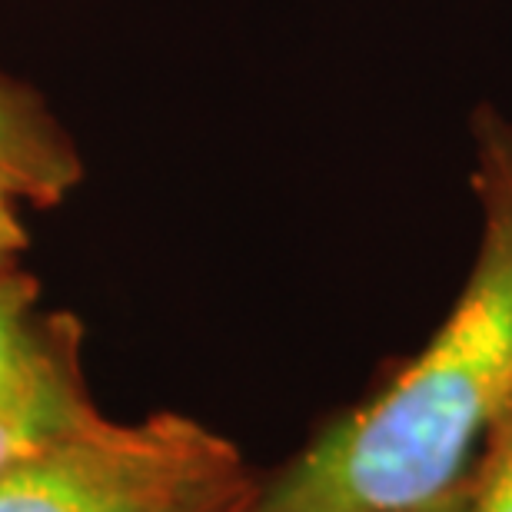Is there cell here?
I'll use <instances>...</instances> for the list:
<instances>
[{
    "label": "cell",
    "mask_w": 512,
    "mask_h": 512,
    "mask_svg": "<svg viewBox=\"0 0 512 512\" xmlns=\"http://www.w3.org/2000/svg\"><path fill=\"white\" fill-rule=\"evenodd\" d=\"M479 243L426 346L303 446L250 512H406L456 489L512 416V124L479 110Z\"/></svg>",
    "instance_id": "obj_1"
},
{
    "label": "cell",
    "mask_w": 512,
    "mask_h": 512,
    "mask_svg": "<svg viewBox=\"0 0 512 512\" xmlns=\"http://www.w3.org/2000/svg\"><path fill=\"white\" fill-rule=\"evenodd\" d=\"M256 489L240 449L193 416H104L4 469L0 512H240Z\"/></svg>",
    "instance_id": "obj_2"
},
{
    "label": "cell",
    "mask_w": 512,
    "mask_h": 512,
    "mask_svg": "<svg viewBox=\"0 0 512 512\" xmlns=\"http://www.w3.org/2000/svg\"><path fill=\"white\" fill-rule=\"evenodd\" d=\"M0 413L50 439L100 423L77 363V330L34 313V283L0 270Z\"/></svg>",
    "instance_id": "obj_3"
},
{
    "label": "cell",
    "mask_w": 512,
    "mask_h": 512,
    "mask_svg": "<svg viewBox=\"0 0 512 512\" xmlns=\"http://www.w3.org/2000/svg\"><path fill=\"white\" fill-rule=\"evenodd\" d=\"M84 177L67 133L24 87L0 77V187L34 207H57Z\"/></svg>",
    "instance_id": "obj_4"
},
{
    "label": "cell",
    "mask_w": 512,
    "mask_h": 512,
    "mask_svg": "<svg viewBox=\"0 0 512 512\" xmlns=\"http://www.w3.org/2000/svg\"><path fill=\"white\" fill-rule=\"evenodd\" d=\"M466 512H512V416L493 429L469 469Z\"/></svg>",
    "instance_id": "obj_5"
},
{
    "label": "cell",
    "mask_w": 512,
    "mask_h": 512,
    "mask_svg": "<svg viewBox=\"0 0 512 512\" xmlns=\"http://www.w3.org/2000/svg\"><path fill=\"white\" fill-rule=\"evenodd\" d=\"M47 443H54V439L44 436V433H40V429H34V426L20 423V419H14V416H4V413H0V473L14 466L17 459L30 456L34 449L47 446Z\"/></svg>",
    "instance_id": "obj_6"
},
{
    "label": "cell",
    "mask_w": 512,
    "mask_h": 512,
    "mask_svg": "<svg viewBox=\"0 0 512 512\" xmlns=\"http://www.w3.org/2000/svg\"><path fill=\"white\" fill-rule=\"evenodd\" d=\"M14 200H17L14 193L0 187V270H10L14 256L27 247V230L17 220Z\"/></svg>",
    "instance_id": "obj_7"
},
{
    "label": "cell",
    "mask_w": 512,
    "mask_h": 512,
    "mask_svg": "<svg viewBox=\"0 0 512 512\" xmlns=\"http://www.w3.org/2000/svg\"><path fill=\"white\" fill-rule=\"evenodd\" d=\"M466 506H469V476L456 489H449V493L433 499V503L416 506V509H406V512H466Z\"/></svg>",
    "instance_id": "obj_8"
},
{
    "label": "cell",
    "mask_w": 512,
    "mask_h": 512,
    "mask_svg": "<svg viewBox=\"0 0 512 512\" xmlns=\"http://www.w3.org/2000/svg\"><path fill=\"white\" fill-rule=\"evenodd\" d=\"M250 506H253V503H250ZM250 506H247V509H240V512H250Z\"/></svg>",
    "instance_id": "obj_9"
}]
</instances>
